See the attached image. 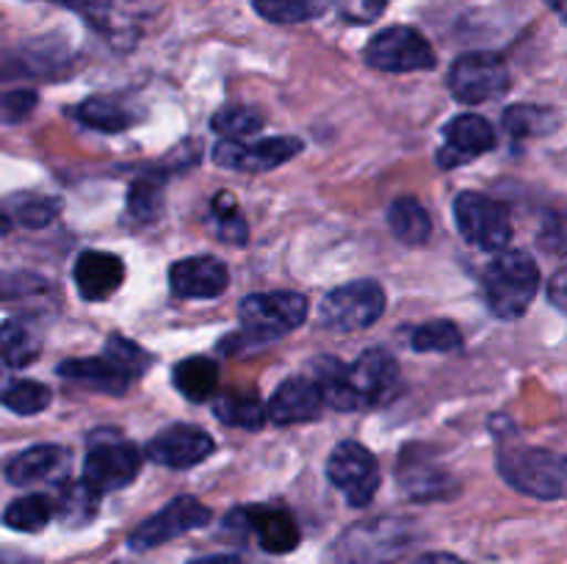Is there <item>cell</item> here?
<instances>
[{
  "instance_id": "4316f807",
  "label": "cell",
  "mask_w": 567,
  "mask_h": 564,
  "mask_svg": "<svg viewBox=\"0 0 567 564\" xmlns=\"http://www.w3.org/2000/svg\"><path fill=\"white\" fill-rule=\"evenodd\" d=\"M502 122L509 136L535 138L557 130L559 114L551 108H543V105H513V108L504 111Z\"/></svg>"
},
{
  "instance_id": "83f0119b",
  "label": "cell",
  "mask_w": 567,
  "mask_h": 564,
  "mask_svg": "<svg viewBox=\"0 0 567 564\" xmlns=\"http://www.w3.org/2000/svg\"><path fill=\"white\" fill-rule=\"evenodd\" d=\"M164 175H142L131 182L127 191V213L136 221L158 219L164 210Z\"/></svg>"
},
{
  "instance_id": "7402d4cb",
  "label": "cell",
  "mask_w": 567,
  "mask_h": 564,
  "mask_svg": "<svg viewBox=\"0 0 567 564\" xmlns=\"http://www.w3.org/2000/svg\"><path fill=\"white\" fill-rule=\"evenodd\" d=\"M172 382H175L177 393H183L186 401H208L216 387H219V365L210 357H188L175 365Z\"/></svg>"
},
{
  "instance_id": "7dc6e473",
  "label": "cell",
  "mask_w": 567,
  "mask_h": 564,
  "mask_svg": "<svg viewBox=\"0 0 567 564\" xmlns=\"http://www.w3.org/2000/svg\"><path fill=\"white\" fill-rule=\"evenodd\" d=\"M11 230V219H9V213H3V210H0V236H6V232Z\"/></svg>"
},
{
  "instance_id": "1f68e13d",
  "label": "cell",
  "mask_w": 567,
  "mask_h": 564,
  "mask_svg": "<svg viewBox=\"0 0 567 564\" xmlns=\"http://www.w3.org/2000/svg\"><path fill=\"white\" fill-rule=\"evenodd\" d=\"M50 401H53L50 387L39 385L33 379H17L0 393V404L17 415H39L42 409L50 407Z\"/></svg>"
},
{
  "instance_id": "2e32d148",
  "label": "cell",
  "mask_w": 567,
  "mask_h": 564,
  "mask_svg": "<svg viewBox=\"0 0 567 564\" xmlns=\"http://www.w3.org/2000/svg\"><path fill=\"white\" fill-rule=\"evenodd\" d=\"M227 265L210 254L183 258L169 269V288L177 299H216L227 291Z\"/></svg>"
},
{
  "instance_id": "603a6c76",
  "label": "cell",
  "mask_w": 567,
  "mask_h": 564,
  "mask_svg": "<svg viewBox=\"0 0 567 564\" xmlns=\"http://www.w3.org/2000/svg\"><path fill=\"white\" fill-rule=\"evenodd\" d=\"M61 459H64V451L59 446L25 448L6 464V479L17 487L33 484V481L53 476L61 468Z\"/></svg>"
},
{
  "instance_id": "b9f144b4",
  "label": "cell",
  "mask_w": 567,
  "mask_h": 564,
  "mask_svg": "<svg viewBox=\"0 0 567 564\" xmlns=\"http://www.w3.org/2000/svg\"><path fill=\"white\" fill-rule=\"evenodd\" d=\"M548 299H551L554 307L565 310L567 313V265L559 269L557 274L551 276V282H548Z\"/></svg>"
},
{
  "instance_id": "3957f363",
  "label": "cell",
  "mask_w": 567,
  "mask_h": 564,
  "mask_svg": "<svg viewBox=\"0 0 567 564\" xmlns=\"http://www.w3.org/2000/svg\"><path fill=\"white\" fill-rule=\"evenodd\" d=\"M498 473L524 495L540 501L567 498V453L548 448H507L498 453Z\"/></svg>"
},
{
  "instance_id": "d590c367",
  "label": "cell",
  "mask_w": 567,
  "mask_h": 564,
  "mask_svg": "<svg viewBox=\"0 0 567 564\" xmlns=\"http://www.w3.org/2000/svg\"><path fill=\"white\" fill-rule=\"evenodd\" d=\"M410 343L415 352H454L463 343V335L454 321H430L413 332Z\"/></svg>"
},
{
  "instance_id": "ac0fdd59",
  "label": "cell",
  "mask_w": 567,
  "mask_h": 564,
  "mask_svg": "<svg viewBox=\"0 0 567 564\" xmlns=\"http://www.w3.org/2000/svg\"><path fill=\"white\" fill-rule=\"evenodd\" d=\"M72 276H75V288L81 299H86V302H105L125 282V263L111 252L86 249V252L75 258Z\"/></svg>"
},
{
  "instance_id": "74e56055",
  "label": "cell",
  "mask_w": 567,
  "mask_h": 564,
  "mask_svg": "<svg viewBox=\"0 0 567 564\" xmlns=\"http://www.w3.org/2000/svg\"><path fill=\"white\" fill-rule=\"evenodd\" d=\"M105 357L114 359L120 368H125L127 374H133L136 379L144 374V368L153 363V357H150V354L144 352L138 343L127 341V337H122V335H111L109 337V343H105Z\"/></svg>"
},
{
  "instance_id": "484cf974",
  "label": "cell",
  "mask_w": 567,
  "mask_h": 564,
  "mask_svg": "<svg viewBox=\"0 0 567 564\" xmlns=\"http://www.w3.org/2000/svg\"><path fill=\"white\" fill-rule=\"evenodd\" d=\"M214 412L221 424L227 426H238V429H260L269 418V409L266 404L260 401V396L255 393H244V390H230L221 393L214 404Z\"/></svg>"
},
{
  "instance_id": "ee69618b",
  "label": "cell",
  "mask_w": 567,
  "mask_h": 564,
  "mask_svg": "<svg viewBox=\"0 0 567 564\" xmlns=\"http://www.w3.org/2000/svg\"><path fill=\"white\" fill-rule=\"evenodd\" d=\"M188 564H247V562H244L241 556H236V553H216V556H205Z\"/></svg>"
},
{
  "instance_id": "f35d334b",
  "label": "cell",
  "mask_w": 567,
  "mask_h": 564,
  "mask_svg": "<svg viewBox=\"0 0 567 564\" xmlns=\"http://www.w3.org/2000/svg\"><path fill=\"white\" fill-rule=\"evenodd\" d=\"M37 92H31V88H14V92L0 94V122L17 125V122L28 119L37 108Z\"/></svg>"
},
{
  "instance_id": "9c48e42d",
  "label": "cell",
  "mask_w": 567,
  "mask_h": 564,
  "mask_svg": "<svg viewBox=\"0 0 567 564\" xmlns=\"http://www.w3.org/2000/svg\"><path fill=\"white\" fill-rule=\"evenodd\" d=\"M449 88L465 105L491 103L509 88V70L496 53H465L452 64Z\"/></svg>"
},
{
  "instance_id": "d4e9b609",
  "label": "cell",
  "mask_w": 567,
  "mask_h": 564,
  "mask_svg": "<svg viewBox=\"0 0 567 564\" xmlns=\"http://www.w3.org/2000/svg\"><path fill=\"white\" fill-rule=\"evenodd\" d=\"M388 224H391L393 236L402 243H408V247L426 243V238L432 236L430 213H426V208L415 197L393 199V205L388 208Z\"/></svg>"
},
{
  "instance_id": "52a82bcc",
  "label": "cell",
  "mask_w": 567,
  "mask_h": 564,
  "mask_svg": "<svg viewBox=\"0 0 567 564\" xmlns=\"http://www.w3.org/2000/svg\"><path fill=\"white\" fill-rule=\"evenodd\" d=\"M238 315L244 321V330L266 343L302 326L305 315H308V299L291 291L252 293L241 302Z\"/></svg>"
},
{
  "instance_id": "9a60e30c",
  "label": "cell",
  "mask_w": 567,
  "mask_h": 564,
  "mask_svg": "<svg viewBox=\"0 0 567 564\" xmlns=\"http://www.w3.org/2000/svg\"><path fill=\"white\" fill-rule=\"evenodd\" d=\"M496 147V130L480 114H460L443 127V147L437 149V166L454 169Z\"/></svg>"
},
{
  "instance_id": "5bb4252c",
  "label": "cell",
  "mask_w": 567,
  "mask_h": 564,
  "mask_svg": "<svg viewBox=\"0 0 567 564\" xmlns=\"http://www.w3.org/2000/svg\"><path fill=\"white\" fill-rule=\"evenodd\" d=\"M214 437L205 429H199V426L172 424L147 442V457L155 464H164V468L186 470L205 462L214 453Z\"/></svg>"
},
{
  "instance_id": "cb8c5ba5",
  "label": "cell",
  "mask_w": 567,
  "mask_h": 564,
  "mask_svg": "<svg viewBox=\"0 0 567 564\" xmlns=\"http://www.w3.org/2000/svg\"><path fill=\"white\" fill-rule=\"evenodd\" d=\"M42 352V337L28 321L9 318L0 324V359L11 368H25Z\"/></svg>"
},
{
  "instance_id": "ffe728a7",
  "label": "cell",
  "mask_w": 567,
  "mask_h": 564,
  "mask_svg": "<svg viewBox=\"0 0 567 564\" xmlns=\"http://www.w3.org/2000/svg\"><path fill=\"white\" fill-rule=\"evenodd\" d=\"M59 376L92 387L97 393H109V396H122L133 385V379H136L125 368H120L114 359L105 357V354L103 357L66 359V363L59 365Z\"/></svg>"
},
{
  "instance_id": "e575fe53",
  "label": "cell",
  "mask_w": 567,
  "mask_h": 564,
  "mask_svg": "<svg viewBox=\"0 0 567 564\" xmlns=\"http://www.w3.org/2000/svg\"><path fill=\"white\" fill-rule=\"evenodd\" d=\"M402 490L404 495L413 498V501H435V498L452 495L454 484L443 470H424L413 464V470H404L402 473Z\"/></svg>"
},
{
  "instance_id": "8fae6325",
  "label": "cell",
  "mask_w": 567,
  "mask_h": 564,
  "mask_svg": "<svg viewBox=\"0 0 567 564\" xmlns=\"http://www.w3.org/2000/svg\"><path fill=\"white\" fill-rule=\"evenodd\" d=\"M208 523L210 509L205 503H199L197 498L181 495L166 503L153 518L144 520L142 525H136L131 531V536H127V547H133V551H150V547L164 545V542L177 540V536L188 534L194 529H203Z\"/></svg>"
},
{
  "instance_id": "277c9868",
  "label": "cell",
  "mask_w": 567,
  "mask_h": 564,
  "mask_svg": "<svg viewBox=\"0 0 567 564\" xmlns=\"http://www.w3.org/2000/svg\"><path fill=\"white\" fill-rule=\"evenodd\" d=\"M138 470H142V453L120 431L97 429L89 435L86 459H83V481L97 495L127 487L136 479Z\"/></svg>"
},
{
  "instance_id": "f546056e",
  "label": "cell",
  "mask_w": 567,
  "mask_h": 564,
  "mask_svg": "<svg viewBox=\"0 0 567 564\" xmlns=\"http://www.w3.org/2000/svg\"><path fill=\"white\" fill-rule=\"evenodd\" d=\"M75 119L83 122L86 127H94V130H103V133H120L133 125V116L127 114L122 105H116L114 100H105V97L83 100V103L75 108Z\"/></svg>"
},
{
  "instance_id": "f6af8a7d",
  "label": "cell",
  "mask_w": 567,
  "mask_h": 564,
  "mask_svg": "<svg viewBox=\"0 0 567 564\" xmlns=\"http://www.w3.org/2000/svg\"><path fill=\"white\" fill-rule=\"evenodd\" d=\"M0 564H33L31 558L14 551H0Z\"/></svg>"
},
{
  "instance_id": "bcb514c9",
  "label": "cell",
  "mask_w": 567,
  "mask_h": 564,
  "mask_svg": "<svg viewBox=\"0 0 567 564\" xmlns=\"http://www.w3.org/2000/svg\"><path fill=\"white\" fill-rule=\"evenodd\" d=\"M548 6H551L554 14H557L559 20H563L567 25V0H548Z\"/></svg>"
},
{
  "instance_id": "4fadbf2b",
  "label": "cell",
  "mask_w": 567,
  "mask_h": 564,
  "mask_svg": "<svg viewBox=\"0 0 567 564\" xmlns=\"http://www.w3.org/2000/svg\"><path fill=\"white\" fill-rule=\"evenodd\" d=\"M225 525L252 531L269 553H291L299 545V525L286 506H244L227 514Z\"/></svg>"
},
{
  "instance_id": "8992f818",
  "label": "cell",
  "mask_w": 567,
  "mask_h": 564,
  "mask_svg": "<svg viewBox=\"0 0 567 564\" xmlns=\"http://www.w3.org/2000/svg\"><path fill=\"white\" fill-rule=\"evenodd\" d=\"M382 313H385V291L380 282L358 280L332 288L321 302L319 318L327 330L358 332L377 324Z\"/></svg>"
},
{
  "instance_id": "60d3db41",
  "label": "cell",
  "mask_w": 567,
  "mask_h": 564,
  "mask_svg": "<svg viewBox=\"0 0 567 564\" xmlns=\"http://www.w3.org/2000/svg\"><path fill=\"white\" fill-rule=\"evenodd\" d=\"M388 0H338L343 20L352 22H371L385 11Z\"/></svg>"
},
{
  "instance_id": "7c38bea8",
  "label": "cell",
  "mask_w": 567,
  "mask_h": 564,
  "mask_svg": "<svg viewBox=\"0 0 567 564\" xmlns=\"http://www.w3.org/2000/svg\"><path fill=\"white\" fill-rule=\"evenodd\" d=\"M305 149L302 138L297 136H275L264 138V142L244 144V142H219L214 147V164L221 169H236V171H249V175H258V171H271L277 166H282L286 160L297 158Z\"/></svg>"
},
{
  "instance_id": "7a4b0ae2",
  "label": "cell",
  "mask_w": 567,
  "mask_h": 564,
  "mask_svg": "<svg viewBox=\"0 0 567 564\" xmlns=\"http://www.w3.org/2000/svg\"><path fill=\"white\" fill-rule=\"evenodd\" d=\"M540 288V269L532 254L520 249H504L485 271L487 307L498 318H520L529 310Z\"/></svg>"
},
{
  "instance_id": "7bdbcfd3",
  "label": "cell",
  "mask_w": 567,
  "mask_h": 564,
  "mask_svg": "<svg viewBox=\"0 0 567 564\" xmlns=\"http://www.w3.org/2000/svg\"><path fill=\"white\" fill-rule=\"evenodd\" d=\"M413 564H465L463 558L452 556V553H424V556L415 558Z\"/></svg>"
},
{
  "instance_id": "f1b7e54d",
  "label": "cell",
  "mask_w": 567,
  "mask_h": 564,
  "mask_svg": "<svg viewBox=\"0 0 567 564\" xmlns=\"http://www.w3.org/2000/svg\"><path fill=\"white\" fill-rule=\"evenodd\" d=\"M252 6L264 20L297 25V22H308L324 14L330 0H252Z\"/></svg>"
},
{
  "instance_id": "30bf717a",
  "label": "cell",
  "mask_w": 567,
  "mask_h": 564,
  "mask_svg": "<svg viewBox=\"0 0 567 564\" xmlns=\"http://www.w3.org/2000/svg\"><path fill=\"white\" fill-rule=\"evenodd\" d=\"M327 479L343 492L352 506H365L380 490V464L365 446L343 440L327 459Z\"/></svg>"
},
{
  "instance_id": "d6986e66",
  "label": "cell",
  "mask_w": 567,
  "mask_h": 564,
  "mask_svg": "<svg viewBox=\"0 0 567 564\" xmlns=\"http://www.w3.org/2000/svg\"><path fill=\"white\" fill-rule=\"evenodd\" d=\"M324 407L319 385L308 376H291L275 390L269 401V418L275 424H302V420L316 418Z\"/></svg>"
},
{
  "instance_id": "ab89813d",
  "label": "cell",
  "mask_w": 567,
  "mask_h": 564,
  "mask_svg": "<svg viewBox=\"0 0 567 564\" xmlns=\"http://www.w3.org/2000/svg\"><path fill=\"white\" fill-rule=\"evenodd\" d=\"M59 210H61L59 199L33 197V199H25V202L17 208V221L31 227V230H39V227H48L50 221L59 216Z\"/></svg>"
},
{
  "instance_id": "8d00e7d4",
  "label": "cell",
  "mask_w": 567,
  "mask_h": 564,
  "mask_svg": "<svg viewBox=\"0 0 567 564\" xmlns=\"http://www.w3.org/2000/svg\"><path fill=\"white\" fill-rule=\"evenodd\" d=\"M97 492L86 484V481H78V484H70L64 490V498H61L59 514L70 525H86L89 520L97 512Z\"/></svg>"
},
{
  "instance_id": "4dcf8cb0",
  "label": "cell",
  "mask_w": 567,
  "mask_h": 564,
  "mask_svg": "<svg viewBox=\"0 0 567 564\" xmlns=\"http://www.w3.org/2000/svg\"><path fill=\"white\" fill-rule=\"evenodd\" d=\"M50 518H53V503L44 495L17 498L3 512V523L14 531H25V534L42 531L50 523Z\"/></svg>"
},
{
  "instance_id": "836d02e7",
  "label": "cell",
  "mask_w": 567,
  "mask_h": 564,
  "mask_svg": "<svg viewBox=\"0 0 567 564\" xmlns=\"http://www.w3.org/2000/svg\"><path fill=\"white\" fill-rule=\"evenodd\" d=\"M210 127L230 142H241V138L252 136L264 127V114L258 108H249V105H233V108L216 111L210 116Z\"/></svg>"
},
{
  "instance_id": "6da1fadb",
  "label": "cell",
  "mask_w": 567,
  "mask_h": 564,
  "mask_svg": "<svg viewBox=\"0 0 567 564\" xmlns=\"http://www.w3.org/2000/svg\"><path fill=\"white\" fill-rule=\"evenodd\" d=\"M410 520L374 518L343 531L327 553V564H391L413 545Z\"/></svg>"
},
{
  "instance_id": "ba28073f",
  "label": "cell",
  "mask_w": 567,
  "mask_h": 564,
  "mask_svg": "<svg viewBox=\"0 0 567 564\" xmlns=\"http://www.w3.org/2000/svg\"><path fill=\"white\" fill-rule=\"evenodd\" d=\"M365 61L380 72H421L435 66V50L426 42L424 33L408 25H393L377 33L365 48Z\"/></svg>"
},
{
  "instance_id": "e0dca14e",
  "label": "cell",
  "mask_w": 567,
  "mask_h": 564,
  "mask_svg": "<svg viewBox=\"0 0 567 564\" xmlns=\"http://www.w3.org/2000/svg\"><path fill=\"white\" fill-rule=\"evenodd\" d=\"M349 370V382H352L354 393L365 407H377V404L388 401L396 390L399 382V363L385 352V348H369L354 359Z\"/></svg>"
},
{
  "instance_id": "d6a6232c",
  "label": "cell",
  "mask_w": 567,
  "mask_h": 564,
  "mask_svg": "<svg viewBox=\"0 0 567 564\" xmlns=\"http://www.w3.org/2000/svg\"><path fill=\"white\" fill-rule=\"evenodd\" d=\"M210 221H214V230L221 241L227 243H247V221H244L241 210H238L236 199L230 191H219L210 202Z\"/></svg>"
},
{
  "instance_id": "5b68a950",
  "label": "cell",
  "mask_w": 567,
  "mask_h": 564,
  "mask_svg": "<svg viewBox=\"0 0 567 564\" xmlns=\"http://www.w3.org/2000/svg\"><path fill=\"white\" fill-rule=\"evenodd\" d=\"M454 221L471 247L482 252H504L513 238L509 210L487 194L465 191L454 199Z\"/></svg>"
},
{
  "instance_id": "44dd1931",
  "label": "cell",
  "mask_w": 567,
  "mask_h": 564,
  "mask_svg": "<svg viewBox=\"0 0 567 564\" xmlns=\"http://www.w3.org/2000/svg\"><path fill=\"white\" fill-rule=\"evenodd\" d=\"M316 385H319L321 398H324L330 407L341 409V412H354V409H363V401L354 393L352 382H349V365H343L336 357H321L316 359Z\"/></svg>"
}]
</instances>
